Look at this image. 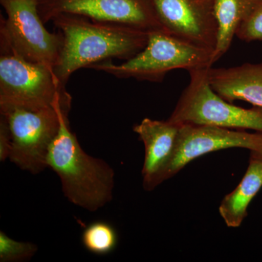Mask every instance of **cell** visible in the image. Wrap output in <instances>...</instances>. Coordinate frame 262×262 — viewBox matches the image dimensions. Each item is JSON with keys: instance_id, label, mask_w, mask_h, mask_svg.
Instances as JSON below:
<instances>
[{"instance_id": "cell-17", "label": "cell", "mask_w": 262, "mask_h": 262, "mask_svg": "<svg viewBox=\"0 0 262 262\" xmlns=\"http://www.w3.org/2000/svg\"><path fill=\"white\" fill-rule=\"evenodd\" d=\"M236 36L247 42L262 41V3L241 23Z\"/></svg>"}, {"instance_id": "cell-2", "label": "cell", "mask_w": 262, "mask_h": 262, "mask_svg": "<svg viewBox=\"0 0 262 262\" xmlns=\"http://www.w3.org/2000/svg\"><path fill=\"white\" fill-rule=\"evenodd\" d=\"M70 110V106L60 105V126L48 151V168L59 177L69 201L95 212L113 200L115 171L104 160L82 149L69 125Z\"/></svg>"}, {"instance_id": "cell-1", "label": "cell", "mask_w": 262, "mask_h": 262, "mask_svg": "<svg viewBox=\"0 0 262 262\" xmlns=\"http://www.w3.org/2000/svg\"><path fill=\"white\" fill-rule=\"evenodd\" d=\"M52 21L63 37L54 72L64 86L70 76L80 69L113 58L130 59L145 48L149 39L147 31L95 21L80 15H58Z\"/></svg>"}, {"instance_id": "cell-16", "label": "cell", "mask_w": 262, "mask_h": 262, "mask_svg": "<svg viewBox=\"0 0 262 262\" xmlns=\"http://www.w3.org/2000/svg\"><path fill=\"white\" fill-rule=\"evenodd\" d=\"M37 245L12 239L0 232V261L20 262L30 259L37 253Z\"/></svg>"}, {"instance_id": "cell-14", "label": "cell", "mask_w": 262, "mask_h": 262, "mask_svg": "<svg viewBox=\"0 0 262 262\" xmlns=\"http://www.w3.org/2000/svg\"><path fill=\"white\" fill-rule=\"evenodd\" d=\"M218 34L213 55L215 63L228 51L241 23L262 3V0H212Z\"/></svg>"}, {"instance_id": "cell-5", "label": "cell", "mask_w": 262, "mask_h": 262, "mask_svg": "<svg viewBox=\"0 0 262 262\" xmlns=\"http://www.w3.org/2000/svg\"><path fill=\"white\" fill-rule=\"evenodd\" d=\"M70 96H60L49 107H0L11 135L9 160L21 170L38 174L48 168L50 146L60 126L59 106L71 107Z\"/></svg>"}, {"instance_id": "cell-6", "label": "cell", "mask_w": 262, "mask_h": 262, "mask_svg": "<svg viewBox=\"0 0 262 262\" xmlns=\"http://www.w3.org/2000/svg\"><path fill=\"white\" fill-rule=\"evenodd\" d=\"M6 13L1 19L0 48L32 63L54 71L59 59L63 37L48 32L39 10L38 0H0Z\"/></svg>"}, {"instance_id": "cell-19", "label": "cell", "mask_w": 262, "mask_h": 262, "mask_svg": "<svg viewBox=\"0 0 262 262\" xmlns=\"http://www.w3.org/2000/svg\"><path fill=\"white\" fill-rule=\"evenodd\" d=\"M250 151H251L250 155H253V156L256 157L258 159L262 160V145L258 147L257 149Z\"/></svg>"}, {"instance_id": "cell-10", "label": "cell", "mask_w": 262, "mask_h": 262, "mask_svg": "<svg viewBox=\"0 0 262 262\" xmlns=\"http://www.w3.org/2000/svg\"><path fill=\"white\" fill-rule=\"evenodd\" d=\"M165 32L214 51L217 27L212 0H151Z\"/></svg>"}, {"instance_id": "cell-8", "label": "cell", "mask_w": 262, "mask_h": 262, "mask_svg": "<svg viewBox=\"0 0 262 262\" xmlns=\"http://www.w3.org/2000/svg\"><path fill=\"white\" fill-rule=\"evenodd\" d=\"M38 10L45 24L57 15L72 14L147 32L163 30L151 0H38Z\"/></svg>"}, {"instance_id": "cell-3", "label": "cell", "mask_w": 262, "mask_h": 262, "mask_svg": "<svg viewBox=\"0 0 262 262\" xmlns=\"http://www.w3.org/2000/svg\"><path fill=\"white\" fill-rule=\"evenodd\" d=\"M213 52L173 37L163 30L149 32L145 48L135 56L121 63L111 60L91 66L117 78L160 82L174 70L191 71L213 67Z\"/></svg>"}, {"instance_id": "cell-4", "label": "cell", "mask_w": 262, "mask_h": 262, "mask_svg": "<svg viewBox=\"0 0 262 262\" xmlns=\"http://www.w3.org/2000/svg\"><path fill=\"white\" fill-rule=\"evenodd\" d=\"M208 69L189 72V83L168 120L180 125H210L262 133V107H239L221 97L209 83Z\"/></svg>"}, {"instance_id": "cell-11", "label": "cell", "mask_w": 262, "mask_h": 262, "mask_svg": "<svg viewBox=\"0 0 262 262\" xmlns=\"http://www.w3.org/2000/svg\"><path fill=\"white\" fill-rule=\"evenodd\" d=\"M180 125L167 120L144 118L134 127L145 148L142 168L143 187L151 191L160 184V177L170 163L177 145Z\"/></svg>"}, {"instance_id": "cell-12", "label": "cell", "mask_w": 262, "mask_h": 262, "mask_svg": "<svg viewBox=\"0 0 262 262\" xmlns=\"http://www.w3.org/2000/svg\"><path fill=\"white\" fill-rule=\"evenodd\" d=\"M212 89L226 101H244L262 107V62L208 70Z\"/></svg>"}, {"instance_id": "cell-9", "label": "cell", "mask_w": 262, "mask_h": 262, "mask_svg": "<svg viewBox=\"0 0 262 262\" xmlns=\"http://www.w3.org/2000/svg\"><path fill=\"white\" fill-rule=\"evenodd\" d=\"M261 144V132L253 134L210 125H181L173 156L160 177V184L199 157L231 148L254 151Z\"/></svg>"}, {"instance_id": "cell-13", "label": "cell", "mask_w": 262, "mask_h": 262, "mask_svg": "<svg viewBox=\"0 0 262 262\" xmlns=\"http://www.w3.org/2000/svg\"><path fill=\"white\" fill-rule=\"evenodd\" d=\"M262 187V160L250 155L244 178L232 192L224 198L219 211L226 225L238 227L248 215V208Z\"/></svg>"}, {"instance_id": "cell-18", "label": "cell", "mask_w": 262, "mask_h": 262, "mask_svg": "<svg viewBox=\"0 0 262 262\" xmlns=\"http://www.w3.org/2000/svg\"><path fill=\"white\" fill-rule=\"evenodd\" d=\"M11 135L8 122L4 117H0V161L9 159L11 151Z\"/></svg>"}, {"instance_id": "cell-15", "label": "cell", "mask_w": 262, "mask_h": 262, "mask_svg": "<svg viewBox=\"0 0 262 262\" xmlns=\"http://www.w3.org/2000/svg\"><path fill=\"white\" fill-rule=\"evenodd\" d=\"M82 244L90 252L106 255L113 252L118 243L116 230L110 224L96 222L84 229Z\"/></svg>"}, {"instance_id": "cell-7", "label": "cell", "mask_w": 262, "mask_h": 262, "mask_svg": "<svg viewBox=\"0 0 262 262\" xmlns=\"http://www.w3.org/2000/svg\"><path fill=\"white\" fill-rule=\"evenodd\" d=\"M0 107H49L68 96L54 71L0 48Z\"/></svg>"}]
</instances>
